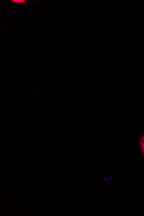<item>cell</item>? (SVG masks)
Returning a JSON list of instances; mask_svg holds the SVG:
<instances>
[{"instance_id":"obj_1","label":"cell","mask_w":144,"mask_h":216,"mask_svg":"<svg viewBox=\"0 0 144 216\" xmlns=\"http://www.w3.org/2000/svg\"><path fill=\"white\" fill-rule=\"evenodd\" d=\"M140 145H141V148H142V151L144 155V135L141 138L140 140Z\"/></svg>"},{"instance_id":"obj_2","label":"cell","mask_w":144,"mask_h":216,"mask_svg":"<svg viewBox=\"0 0 144 216\" xmlns=\"http://www.w3.org/2000/svg\"><path fill=\"white\" fill-rule=\"evenodd\" d=\"M11 1L17 4H25L26 0H11Z\"/></svg>"}]
</instances>
